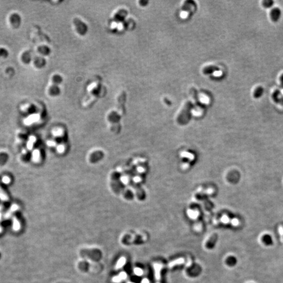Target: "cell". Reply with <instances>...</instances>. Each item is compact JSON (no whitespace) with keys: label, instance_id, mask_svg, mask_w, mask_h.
<instances>
[{"label":"cell","instance_id":"obj_3","mask_svg":"<svg viewBox=\"0 0 283 283\" xmlns=\"http://www.w3.org/2000/svg\"><path fill=\"white\" fill-rule=\"evenodd\" d=\"M75 21L80 25V26H79V25H77V24H75L78 32L80 33H82V34H84L86 31L87 30V26H86L84 23L82 22L81 21H80L79 19H76Z\"/></svg>","mask_w":283,"mask_h":283},{"label":"cell","instance_id":"obj_5","mask_svg":"<svg viewBox=\"0 0 283 283\" xmlns=\"http://www.w3.org/2000/svg\"><path fill=\"white\" fill-rule=\"evenodd\" d=\"M126 260L125 257H122L120 259H119L118 262L117 263V265H116V269H120L121 267L124 266V264L126 263Z\"/></svg>","mask_w":283,"mask_h":283},{"label":"cell","instance_id":"obj_14","mask_svg":"<svg viewBox=\"0 0 283 283\" xmlns=\"http://www.w3.org/2000/svg\"><path fill=\"white\" fill-rule=\"evenodd\" d=\"M112 281H113V282H114V283H119V282H120L121 280L120 278L119 277V276H114V277L112 278Z\"/></svg>","mask_w":283,"mask_h":283},{"label":"cell","instance_id":"obj_6","mask_svg":"<svg viewBox=\"0 0 283 283\" xmlns=\"http://www.w3.org/2000/svg\"><path fill=\"white\" fill-rule=\"evenodd\" d=\"M263 6L266 8H269L273 6L274 1L272 0H265L262 2Z\"/></svg>","mask_w":283,"mask_h":283},{"label":"cell","instance_id":"obj_20","mask_svg":"<svg viewBox=\"0 0 283 283\" xmlns=\"http://www.w3.org/2000/svg\"><path fill=\"white\" fill-rule=\"evenodd\" d=\"M132 283V282H129V283Z\"/></svg>","mask_w":283,"mask_h":283},{"label":"cell","instance_id":"obj_15","mask_svg":"<svg viewBox=\"0 0 283 283\" xmlns=\"http://www.w3.org/2000/svg\"><path fill=\"white\" fill-rule=\"evenodd\" d=\"M18 206L16 205H13L11 207V211H16V210H18Z\"/></svg>","mask_w":283,"mask_h":283},{"label":"cell","instance_id":"obj_8","mask_svg":"<svg viewBox=\"0 0 283 283\" xmlns=\"http://www.w3.org/2000/svg\"><path fill=\"white\" fill-rule=\"evenodd\" d=\"M35 141V138L33 136H31L30 138V140L29 141L27 142V148H28L29 149H31L33 147V143Z\"/></svg>","mask_w":283,"mask_h":283},{"label":"cell","instance_id":"obj_16","mask_svg":"<svg viewBox=\"0 0 283 283\" xmlns=\"http://www.w3.org/2000/svg\"><path fill=\"white\" fill-rule=\"evenodd\" d=\"M281 87L283 88V74L281 77Z\"/></svg>","mask_w":283,"mask_h":283},{"label":"cell","instance_id":"obj_11","mask_svg":"<svg viewBox=\"0 0 283 283\" xmlns=\"http://www.w3.org/2000/svg\"><path fill=\"white\" fill-rule=\"evenodd\" d=\"M10 181H11V179L7 176H4L2 178V182H3L4 184H9Z\"/></svg>","mask_w":283,"mask_h":283},{"label":"cell","instance_id":"obj_19","mask_svg":"<svg viewBox=\"0 0 283 283\" xmlns=\"http://www.w3.org/2000/svg\"><path fill=\"white\" fill-rule=\"evenodd\" d=\"M1 227H0V232H1Z\"/></svg>","mask_w":283,"mask_h":283},{"label":"cell","instance_id":"obj_2","mask_svg":"<svg viewBox=\"0 0 283 283\" xmlns=\"http://www.w3.org/2000/svg\"><path fill=\"white\" fill-rule=\"evenodd\" d=\"M126 94L124 92H123L122 94H121L120 96H119L118 98V109H119V111L121 113H123L124 112V103L126 101Z\"/></svg>","mask_w":283,"mask_h":283},{"label":"cell","instance_id":"obj_17","mask_svg":"<svg viewBox=\"0 0 283 283\" xmlns=\"http://www.w3.org/2000/svg\"><path fill=\"white\" fill-rule=\"evenodd\" d=\"M141 283H149V281L147 279H144L143 280H142Z\"/></svg>","mask_w":283,"mask_h":283},{"label":"cell","instance_id":"obj_18","mask_svg":"<svg viewBox=\"0 0 283 283\" xmlns=\"http://www.w3.org/2000/svg\"><path fill=\"white\" fill-rule=\"evenodd\" d=\"M1 217H2V215H1V213H0V220H1Z\"/></svg>","mask_w":283,"mask_h":283},{"label":"cell","instance_id":"obj_1","mask_svg":"<svg viewBox=\"0 0 283 283\" xmlns=\"http://www.w3.org/2000/svg\"><path fill=\"white\" fill-rule=\"evenodd\" d=\"M271 19L274 22H277L281 16V11L279 8L275 7L271 11L270 14Z\"/></svg>","mask_w":283,"mask_h":283},{"label":"cell","instance_id":"obj_12","mask_svg":"<svg viewBox=\"0 0 283 283\" xmlns=\"http://www.w3.org/2000/svg\"><path fill=\"white\" fill-rule=\"evenodd\" d=\"M119 276V277L120 278L121 280H125V279H126V278L127 275H126V273L124 272H121L120 273Z\"/></svg>","mask_w":283,"mask_h":283},{"label":"cell","instance_id":"obj_7","mask_svg":"<svg viewBox=\"0 0 283 283\" xmlns=\"http://www.w3.org/2000/svg\"><path fill=\"white\" fill-rule=\"evenodd\" d=\"M0 199L3 201H7L8 200V197L7 195H6L5 192L0 187Z\"/></svg>","mask_w":283,"mask_h":283},{"label":"cell","instance_id":"obj_9","mask_svg":"<svg viewBox=\"0 0 283 283\" xmlns=\"http://www.w3.org/2000/svg\"><path fill=\"white\" fill-rule=\"evenodd\" d=\"M20 228V223L18 222V220L15 219V218H14V221H13V229H14V230H19Z\"/></svg>","mask_w":283,"mask_h":283},{"label":"cell","instance_id":"obj_10","mask_svg":"<svg viewBox=\"0 0 283 283\" xmlns=\"http://www.w3.org/2000/svg\"><path fill=\"white\" fill-rule=\"evenodd\" d=\"M134 272L135 274L138 276H141L143 274V273L142 269L140 268H135L134 270Z\"/></svg>","mask_w":283,"mask_h":283},{"label":"cell","instance_id":"obj_13","mask_svg":"<svg viewBox=\"0 0 283 283\" xmlns=\"http://www.w3.org/2000/svg\"><path fill=\"white\" fill-rule=\"evenodd\" d=\"M271 237L269 236V235H266L264 237V241H265V242L267 244H270V243L272 242V240H271Z\"/></svg>","mask_w":283,"mask_h":283},{"label":"cell","instance_id":"obj_4","mask_svg":"<svg viewBox=\"0 0 283 283\" xmlns=\"http://www.w3.org/2000/svg\"><path fill=\"white\" fill-rule=\"evenodd\" d=\"M264 91V89L263 87H257L255 90L254 92V97L255 98H257V99L261 97L262 95L263 94Z\"/></svg>","mask_w":283,"mask_h":283}]
</instances>
